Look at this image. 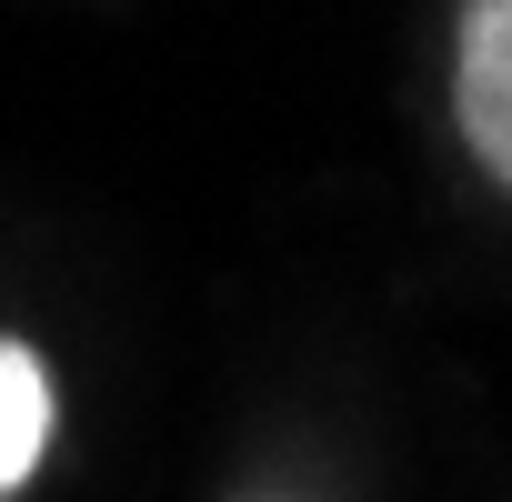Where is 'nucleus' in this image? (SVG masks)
<instances>
[{"label": "nucleus", "mask_w": 512, "mask_h": 502, "mask_svg": "<svg viewBox=\"0 0 512 502\" xmlns=\"http://www.w3.org/2000/svg\"><path fill=\"white\" fill-rule=\"evenodd\" d=\"M51 422H61L51 362H41L21 332H0V502L31 492V472L51 462Z\"/></svg>", "instance_id": "obj_2"}, {"label": "nucleus", "mask_w": 512, "mask_h": 502, "mask_svg": "<svg viewBox=\"0 0 512 502\" xmlns=\"http://www.w3.org/2000/svg\"><path fill=\"white\" fill-rule=\"evenodd\" d=\"M452 121H462V151L512 191V0H462V31H452Z\"/></svg>", "instance_id": "obj_1"}]
</instances>
